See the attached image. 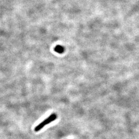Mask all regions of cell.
Returning a JSON list of instances; mask_svg holds the SVG:
<instances>
[{
	"mask_svg": "<svg viewBox=\"0 0 139 139\" xmlns=\"http://www.w3.org/2000/svg\"><path fill=\"white\" fill-rule=\"evenodd\" d=\"M55 51L58 53L62 54L64 52V47L61 45H57L55 48Z\"/></svg>",
	"mask_w": 139,
	"mask_h": 139,
	"instance_id": "obj_2",
	"label": "cell"
},
{
	"mask_svg": "<svg viewBox=\"0 0 139 139\" xmlns=\"http://www.w3.org/2000/svg\"><path fill=\"white\" fill-rule=\"evenodd\" d=\"M57 115L55 113H53V114L49 116L48 118H47L45 120H44L43 121L40 123L39 125L35 127L34 129L35 132H38L40 130H41L45 126L48 125V124L55 120L57 119Z\"/></svg>",
	"mask_w": 139,
	"mask_h": 139,
	"instance_id": "obj_1",
	"label": "cell"
}]
</instances>
